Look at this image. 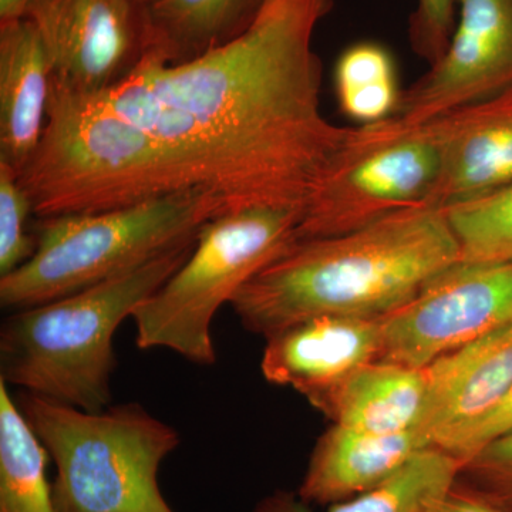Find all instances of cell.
<instances>
[{"label": "cell", "mask_w": 512, "mask_h": 512, "mask_svg": "<svg viewBox=\"0 0 512 512\" xmlns=\"http://www.w3.org/2000/svg\"><path fill=\"white\" fill-rule=\"evenodd\" d=\"M332 0H265L244 32L183 63L146 50L93 94L174 151L218 212L303 214L350 127L320 110L313 49Z\"/></svg>", "instance_id": "cell-1"}, {"label": "cell", "mask_w": 512, "mask_h": 512, "mask_svg": "<svg viewBox=\"0 0 512 512\" xmlns=\"http://www.w3.org/2000/svg\"><path fill=\"white\" fill-rule=\"evenodd\" d=\"M457 262L446 211L419 205L348 234L296 239L231 306L265 338L319 316L383 318Z\"/></svg>", "instance_id": "cell-2"}, {"label": "cell", "mask_w": 512, "mask_h": 512, "mask_svg": "<svg viewBox=\"0 0 512 512\" xmlns=\"http://www.w3.org/2000/svg\"><path fill=\"white\" fill-rule=\"evenodd\" d=\"M19 180L39 218L205 192L167 144L53 76L45 131Z\"/></svg>", "instance_id": "cell-3"}, {"label": "cell", "mask_w": 512, "mask_h": 512, "mask_svg": "<svg viewBox=\"0 0 512 512\" xmlns=\"http://www.w3.org/2000/svg\"><path fill=\"white\" fill-rule=\"evenodd\" d=\"M195 242L197 235L103 284L10 312L0 328V379L84 412L110 407L114 333L187 261Z\"/></svg>", "instance_id": "cell-4"}, {"label": "cell", "mask_w": 512, "mask_h": 512, "mask_svg": "<svg viewBox=\"0 0 512 512\" xmlns=\"http://www.w3.org/2000/svg\"><path fill=\"white\" fill-rule=\"evenodd\" d=\"M16 404L55 463L56 512H175L158 471L180 434L146 407L84 412L26 392Z\"/></svg>", "instance_id": "cell-5"}, {"label": "cell", "mask_w": 512, "mask_h": 512, "mask_svg": "<svg viewBox=\"0 0 512 512\" xmlns=\"http://www.w3.org/2000/svg\"><path fill=\"white\" fill-rule=\"evenodd\" d=\"M218 214L210 195L190 191L117 210L40 218L35 254L0 276V305L22 311L103 284L194 238Z\"/></svg>", "instance_id": "cell-6"}, {"label": "cell", "mask_w": 512, "mask_h": 512, "mask_svg": "<svg viewBox=\"0 0 512 512\" xmlns=\"http://www.w3.org/2000/svg\"><path fill=\"white\" fill-rule=\"evenodd\" d=\"M301 220L298 211L256 207L205 222L187 261L131 316L138 348L168 349L194 365H215V315L288 251Z\"/></svg>", "instance_id": "cell-7"}, {"label": "cell", "mask_w": 512, "mask_h": 512, "mask_svg": "<svg viewBox=\"0 0 512 512\" xmlns=\"http://www.w3.org/2000/svg\"><path fill=\"white\" fill-rule=\"evenodd\" d=\"M441 170L430 121L400 117L350 127L302 214L298 239L335 237L404 208L427 205Z\"/></svg>", "instance_id": "cell-8"}, {"label": "cell", "mask_w": 512, "mask_h": 512, "mask_svg": "<svg viewBox=\"0 0 512 512\" xmlns=\"http://www.w3.org/2000/svg\"><path fill=\"white\" fill-rule=\"evenodd\" d=\"M512 325V261L457 262L382 318L380 360L426 367Z\"/></svg>", "instance_id": "cell-9"}, {"label": "cell", "mask_w": 512, "mask_h": 512, "mask_svg": "<svg viewBox=\"0 0 512 512\" xmlns=\"http://www.w3.org/2000/svg\"><path fill=\"white\" fill-rule=\"evenodd\" d=\"M23 18L45 45L53 79L74 92H104L147 49L146 16L137 0H30Z\"/></svg>", "instance_id": "cell-10"}, {"label": "cell", "mask_w": 512, "mask_h": 512, "mask_svg": "<svg viewBox=\"0 0 512 512\" xmlns=\"http://www.w3.org/2000/svg\"><path fill=\"white\" fill-rule=\"evenodd\" d=\"M512 89V0H458L446 52L404 90L394 116L426 123Z\"/></svg>", "instance_id": "cell-11"}, {"label": "cell", "mask_w": 512, "mask_h": 512, "mask_svg": "<svg viewBox=\"0 0 512 512\" xmlns=\"http://www.w3.org/2000/svg\"><path fill=\"white\" fill-rule=\"evenodd\" d=\"M382 318L319 316L266 338L262 375L291 387L322 412L350 375L382 357Z\"/></svg>", "instance_id": "cell-12"}, {"label": "cell", "mask_w": 512, "mask_h": 512, "mask_svg": "<svg viewBox=\"0 0 512 512\" xmlns=\"http://www.w3.org/2000/svg\"><path fill=\"white\" fill-rule=\"evenodd\" d=\"M429 121L441 170L427 205L446 210L512 185V89Z\"/></svg>", "instance_id": "cell-13"}, {"label": "cell", "mask_w": 512, "mask_h": 512, "mask_svg": "<svg viewBox=\"0 0 512 512\" xmlns=\"http://www.w3.org/2000/svg\"><path fill=\"white\" fill-rule=\"evenodd\" d=\"M426 375L414 430L427 446L441 448L487 416L512 386V325L440 356Z\"/></svg>", "instance_id": "cell-14"}, {"label": "cell", "mask_w": 512, "mask_h": 512, "mask_svg": "<svg viewBox=\"0 0 512 512\" xmlns=\"http://www.w3.org/2000/svg\"><path fill=\"white\" fill-rule=\"evenodd\" d=\"M52 76L35 25L26 18L0 22V160L18 173L42 140Z\"/></svg>", "instance_id": "cell-15"}, {"label": "cell", "mask_w": 512, "mask_h": 512, "mask_svg": "<svg viewBox=\"0 0 512 512\" xmlns=\"http://www.w3.org/2000/svg\"><path fill=\"white\" fill-rule=\"evenodd\" d=\"M431 448L416 430L369 436L333 424L319 437L298 493L309 505H332L379 487Z\"/></svg>", "instance_id": "cell-16"}, {"label": "cell", "mask_w": 512, "mask_h": 512, "mask_svg": "<svg viewBox=\"0 0 512 512\" xmlns=\"http://www.w3.org/2000/svg\"><path fill=\"white\" fill-rule=\"evenodd\" d=\"M426 393V367L376 360L340 384L322 413L343 429L394 436L417 426Z\"/></svg>", "instance_id": "cell-17"}, {"label": "cell", "mask_w": 512, "mask_h": 512, "mask_svg": "<svg viewBox=\"0 0 512 512\" xmlns=\"http://www.w3.org/2000/svg\"><path fill=\"white\" fill-rule=\"evenodd\" d=\"M265 0H144L147 49L183 63L225 45L251 25Z\"/></svg>", "instance_id": "cell-18"}, {"label": "cell", "mask_w": 512, "mask_h": 512, "mask_svg": "<svg viewBox=\"0 0 512 512\" xmlns=\"http://www.w3.org/2000/svg\"><path fill=\"white\" fill-rule=\"evenodd\" d=\"M460 461L437 447L413 457L379 487L329 505L326 512H429L456 484ZM252 512H313L296 491L275 490Z\"/></svg>", "instance_id": "cell-19"}, {"label": "cell", "mask_w": 512, "mask_h": 512, "mask_svg": "<svg viewBox=\"0 0 512 512\" xmlns=\"http://www.w3.org/2000/svg\"><path fill=\"white\" fill-rule=\"evenodd\" d=\"M50 457L0 379V512H56Z\"/></svg>", "instance_id": "cell-20"}, {"label": "cell", "mask_w": 512, "mask_h": 512, "mask_svg": "<svg viewBox=\"0 0 512 512\" xmlns=\"http://www.w3.org/2000/svg\"><path fill=\"white\" fill-rule=\"evenodd\" d=\"M335 89L340 111L362 124L393 117L403 93L392 53L376 42L356 43L339 56Z\"/></svg>", "instance_id": "cell-21"}, {"label": "cell", "mask_w": 512, "mask_h": 512, "mask_svg": "<svg viewBox=\"0 0 512 512\" xmlns=\"http://www.w3.org/2000/svg\"><path fill=\"white\" fill-rule=\"evenodd\" d=\"M444 211L460 247V262L512 261V185Z\"/></svg>", "instance_id": "cell-22"}, {"label": "cell", "mask_w": 512, "mask_h": 512, "mask_svg": "<svg viewBox=\"0 0 512 512\" xmlns=\"http://www.w3.org/2000/svg\"><path fill=\"white\" fill-rule=\"evenodd\" d=\"M32 214L33 204L18 171L0 160V276L15 271L35 254L36 237L28 232Z\"/></svg>", "instance_id": "cell-23"}, {"label": "cell", "mask_w": 512, "mask_h": 512, "mask_svg": "<svg viewBox=\"0 0 512 512\" xmlns=\"http://www.w3.org/2000/svg\"><path fill=\"white\" fill-rule=\"evenodd\" d=\"M457 483L504 512H512V431L461 464Z\"/></svg>", "instance_id": "cell-24"}, {"label": "cell", "mask_w": 512, "mask_h": 512, "mask_svg": "<svg viewBox=\"0 0 512 512\" xmlns=\"http://www.w3.org/2000/svg\"><path fill=\"white\" fill-rule=\"evenodd\" d=\"M458 0H417L410 18V40L414 52L431 64L446 52L454 25Z\"/></svg>", "instance_id": "cell-25"}, {"label": "cell", "mask_w": 512, "mask_h": 512, "mask_svg": "<svg viewBox=\"0 0 512 512\" xmlns=\"http://www.w3.org/2000/svg\"><path fill=\"white\" fill-rule=\"evenodd\" d=\"M512 431V386L501 402L487 416L468 427L463 433L447 441L440 450L466 463L491 441Z\"/></svg>", "instance_id": "cell-26"}, {"label": "cell", "mask_w": 512, "mask_h": 512, "mask_svg": "<svg viewBox=\"0 0 512 512\" xmlns=\"http://www.w3.org/2000/svg\"><path fill=\"white\" fill-rule=\"evenodd\" d=\"M429 512H504L485 501L483 497L457 483L446 497L434 505Z\"/></svg>", "instance_id": "cell-27"}, {"label": "cell", "mask_w": 512, "mask_h": 512, "mask_svg": "<svg viewBox=\"0 0 512 512\" xmlns=\"http://www.w3.org/2000/svg\"><path fill=\"white\" fill-rule=\"evenodd\" d=\"M29 3L30 0H0V22L23 18Z\"/></svg>", "instance_id": "cell-28"}, {"label": "cell", "mask_w": 512, "mask_h": 512, "mask_svg": "<svg viewBox=\"0 0 512 512\" xmlns=\"http://www.w3.org/2000/svg\"><path fill=\"white\" fill-rule=\"evenodd\" d=\"M137 2L144 3V0H137Z\"/></svg>", "instance_id": "cell-29"}]
</instances>
